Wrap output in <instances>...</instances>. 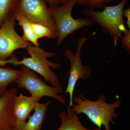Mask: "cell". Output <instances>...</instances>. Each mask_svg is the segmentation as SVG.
<instances>
[{
    "label": "cell",
    "instance_id": "obj_22",
    "mask_svg": "<svg viewBox=\"0 0 130 130\" xmlns=\"http://www.w3.org/2000/svg\"><path fill=\"white\" fill-rule=\"evenodd\" d=\"M13 130H17V129H16V128H15V129H13Z\"/></svg>",
    "mask_w": 130,
    "mask_h": 130
},
{
    "label": "cell",
    "instance_id": "obj_20",
    "mask_svg": "<svg viewBox=\"0 0 130 130\" xmlns=\"http://www.w3.org/2000/svg\"><path fill=\"white\" fill-rule=\"evenodd\" d=\"M49 6L57 7L61 5V0H45Z\"/></svg>",
    "mask_w": 130,
    "mask_h": 130
},
{
    "label": "cell",
    "instance_id": "obj_1",
    "mask_svg": "<svg viewBox=\"0 0 130 130\" xmlns=\"http://www.w3.org/2000/svg\"><path fill=\"white\" fill-rule=\"evenodd\" d=\"M106 95L100 94L97 100L91 101L79 94L73 96V105L71 109L77 114L85 115L98 128L101 129L103 126L105 130H111L110 124L116 125L113 119L118 117L116 110L120 106L121 101L118 100L108 103Z\"/></svg>",
    "mask_w": 130,
    "mask_h": 130
},
{
    "label": "cell",
    "instance_id": "obj_10",
    "mask_svg": "<svg viewBox=\"0 0 130 130\" xmlns=\"http://www.w3.org/2000/svg\"><path fill=\"white\" fill-rule=\"evenodd\" d=\"M40 100L32 96L24 95L23 94L16 96L13 109L16 127L25 122Z\"/></svg>",
    "mask_w": 130,
    "mask_h": 130
},
{
    "label": "cell",
    "instance_id": "obj_3",
    "mask_svg": "<svg viewBox=\"0 0 130 130\" xmlns=\"http://www.w3.org/2000/svg\"><path fill=\"white\" fill-rule=\"evenodd\" d=\"M129 1L122 0L115 6H105L102 11L85 7L83 12L85 16L99 25L103 32L109 33L113 41L114 50L123 36V32L128 29L125 25L123 13L125 6Z\"/></svg>",
    "mask_w": 130,
    "mask_h": 130
},
{
    "label": "cell",
    "instance_id": "obj_17",
    "mask_svg": "<svg viewBox=\"0 0 130 130\" xmlns=\"http://www.w3.org/2000/svg\"><path fill=\"white\" fill-rule=\"evenodd\" d=\"M112 1V0H80L77 4L94 9L101 8L106 5L110 4Z\"/></svg>",
    "mask_w": 130,
    "mask_h": 130
},
{
    "label": "cell",
    "instance_id": "obj_2",
    "mask_svg": "<svg viewBox=\"0 0 130 130\" xmlns=\"http://www.w3.org/2000/svg\"><path fill=\"white\" fill-rule=\"evenodd\" d=\"M26 50L30 57L24 58L23 59L19 60L17 56L13 54L9 59L5 60H0V66H4L8 64L14 66H24L39 73L51 86L63 88L57 75L51 70V68L59 69L61 67V65L60 63L51 62L47 59L55 57L56 53L47 52L40 47L32 46L31 44L28 46Z\"/></svg>",
    "mask_w": 130,
    "mask_h": 130
},
{
    "label": "cell",
    "instance_id": "obj_12",
    "mask_svg": "<svg viewBox=\"0 0 130 130\" xmlns=\"http://www.w3.org/2000/svg\"><path fill=\"white\" fill-rule=\"evenodd\" d=\"M59 116L61 123L57 130H102L98 128L89 129L85 127L79 120L78 114L72 111L70 107H68L66 112H61Z\"/></svg>",
    "mask_w": 130,
    "mask_h": 130
},
{
    "label": "cell",
    "instance_id": "obj_19",
    "mask_svg": "<svg viewBox=\"0 0 130 130\" xmlns=\"http://www.w3.org/2000/svg\"><path fill=\"white\" fill-rule=\"evenodd\" d=\"M123 17L126 18V24L128 26V29H130V8L129 7L126 9H124L123 13Z\"/></svg>",
    "mask_w": 130,
    "mask_h": 130
},
{
    "label": "cell",
    "instance_id": "obj_9",
    "mask_svg": "<svg viewBox=\"0 0 130 130\" xmlns=\"http://www.w3.org/2000/svg\"><path fill=\"white\" fill-rule=\"evenodd\" d=\"M17 95V89L14 87L7 90L0 97V130H13L16 128L13 109Z\"/></svg>",
    "mask_w": 130,
    "mask_h": 130
},
{
    "label": "cell",
    "instance_id": "obj_15",
    "mask_svg": "<svg viewBox=\"0 0 130 130\" xmlns=\"http://www.w3.org/2000/svg\"><path fill=\"white\" fill-rule=\"evenodd\" d=\"M20 0H0V26L17 9Z\"/></svg>",
    "mask_w": 130,
    "mask_h": 130
},
{
    "label": "cell",
    "instance_id": "obj_8",
    "mask_svg": "<svg viewBox=\"0 0 130 130\" xmlns=\"http://www.w3.org/2000/svg\"><path fill=\"white\" fill-rule=\"evenodd\" d=\"M48 7L45 0H20L17 9L24 14L31 23L43 24L56 31Z\"/></svg>",
    "mask_w": 130,
    "mask_h": 130
},
{
    "label": "cell",
    "instance_id": "obj_14",
    "mask_svg": "<svg viewBox=\"0 0 130 130\" xmlns=\"http://www.w3.org/2000/svg\"><path fill=\"white\" fill-rule=\"evenodd\" d=\"M0 66V97L6 92L8 86L14 83L21 74V70L9 67L2 68Z\"/></svg>",
    "mask_w": 130,
    "mask_h": 130
},
{
    "label": "cell",
    "instance_id": "obj_6",
    "mask_svg": "<svg viewBox=\"0 0 130 130\" xmlns=\"http://www.w3.org/2000/svg\"><path fill=\"white\" fill-rule=\"evenodd\" d=\"M21 74L14 83L19 87L25 89L31 96L41 99L43 96L52 98L65 105L66 100L63 95V88L49 86L38 77L34 72L22 66Z\"/></svg>",
    "mask_w": 130,
    "mask_h": 130
},
{
    "label": "cell",
    "instance_id": "obj_4",
    "mask_svg": "<svg viewBox=\"0 0 130 130\" xmlns=\"http://www.w3.org/2000/svg\"><path fill=\"white\" fill-rule=\"evenodd\" d=\"M80 1L69 0L59 6L48 7L49 13L56 27V44L58 46L60 45L68 36L76 31L96 24L87 17L86 18H73L72 15L73 8Z\"/></svg>",
    "mask_w": 130,
    "mask_h": 130
},
{
    "label": "cell",
    "instance_id": "obj_7",
    "mask_svg": "<svg viewBox=\"0 0 130 130\" xmlns=\"http://www.w3.org/2000/svg\"><path fill=\"white\" fill-rule=\"evenodd\" d=\"M15 21L12 14L0 26V60H7L16 50L26 49L31 44L16 32Z\"/></svg>",
    "mask_w": 130,
    "mask_h": 130
},
{
    "label": "cell",
    "instance_id": "obj_21",
    "mask_svg": "<svg viewBox=\"0 0 130 130\" xmlns=\"http://www.w3.org/2000/svg\"><path fill=\"white\" fill-rule=\"evenodd\" d=\"M69 1V0H61V4H63V3H65L67 2L68 1Z\"/></svg>",
    "mask_w": 130,
    "mask_h": 130
},
{
    "label": "cell",
    "instance_id": "obj_13",
    "mask_svg": "<svg viewBox=\"0 0 130 130\" xmlns=\"http://www.w3.org/2000/svg\"><path fill=\"white\" fill-rule=\"evenodd\" d=\"M15 20L18 21L23 29V34L22 37L26 41L30 42L34 46L39 47V39L36 36L32 30L31 22L21 12L16 9L13 13Z\"/></svg>",
    "mask_w": 130,
    "mask_h": 130
},
{
    "label": "cell",
    "instance_id": "obj_11",
    "mask_svg": "<svg viewBox=\"0 0 130 130\" xmlns=\"http://www.w3.org/2000/svg\"><path fill=\"white\" fill-rule=\"evenodd\" d=\"M52 101L44 103H38L34 108V113L28 117V121L16 126L17 130H41L46 118L48 108Z\"/></svg>",
    "mask_w": 130,
    "mask_h": 130
},
{
    "label": "cell",
    "instance_id": "obj_5",
    "mask_svg": "<svg viewBox=\"0 0 130 130\" xmlns=\"http://www.w3.org/2000/svg\"><path fill=\"white\" fill-rule=\"evenodd\" d=\"M96 34V32H94L88 37L84 35L80 38L77 42L76 50L75 54H73L72 50L70 49L66 50L64 53V56L70 63L68 83L66 88L64 91L65 94H68L70 97L68 106L71 107L73 105V98L78 81L79 79H87L92 74V67L90 65L83 64L81 58V52L85 43Z\"/></svg>",
    "mask_w": 130,
    "mask_h": 130
},
{
    "label": "cell",
    "instance_id": "obj_18",
    "mask_svg": "<svg viewBox=\"0 0 130 130\" xmlns=\"http://www.w3.org/2000/svg\"><path fill=\"white\" fill-rule=\"evenodd\" d=\"M120 40L122 44V46L130 54V29H128L123 32V36Z\"/></svg>",
    "mask_w": 130,
    "mask_h": 130
},
{
    "label": "cell",
    "instance_id": "obj_16",
    "mask_svg": "<svg viewBox=\"0 0 130 130\" xmlns=\"http://www.w3.org/2000/svg\"><path fill=\"white\" fill-rule=\"evenodd\" d=\"M31 26L34 33L38 39L43 38L56 39V31L51 27L43 24L32 23Z\"/></svg>",
    "mask_w": 130,
    "mask_h": 130
}]
</instances>
